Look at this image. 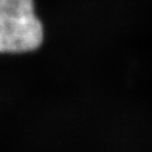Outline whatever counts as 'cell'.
I'll return each instance as SVG.
<instances>
[{
	"label": "cell",
	"mask_w": 152,
	"mask_h": 152,
	"mask_svg": "<svg viewBox=\"0 0 152 152\" xmlns=\"http://www.w3.org/2000/svg\"><path fill=\"white\" fill-rule=\"evenodd\" d=\"M43 35L34 0H0V54L33 52Z\"/></svg>",
	"instance_id": "obj_1"
}]
</instances>
